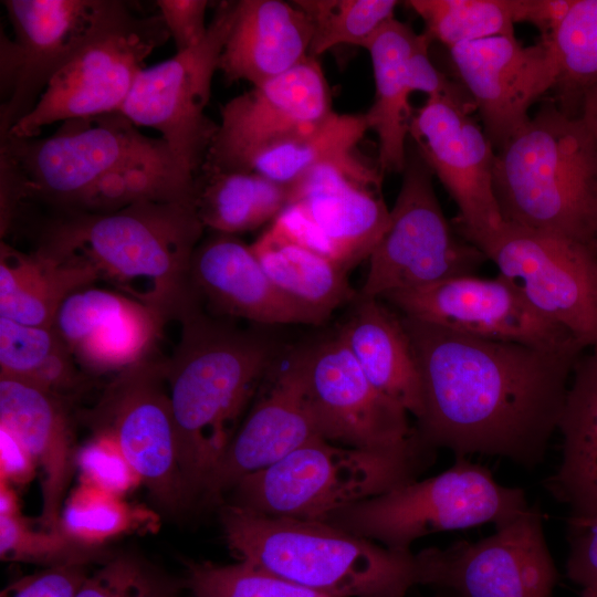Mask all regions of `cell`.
<instances>
[{
    "label": "cell",
    "instance_id": "cell-23",
    "mask_svg": "<svg viewBox=\"0 0 597 597\" xmlns=\"http://www.w3.org/2000/svg\"><path fill=\"white\" fill-rule=\"evenodd\" d=\"M166 321L126 294L91 286L65 298L52 328L90 377L119 373L155 353Z\"/></svg>",
    "mask_w": 597,
    "mask_h": 597
},
{
    "label": "cell",
    "instance_id": "cell-38",
    "mask_svg": "<svg viewBox=\"0 0 597 597\" xmlns=\"http://www.w3.org/2000/svg\"><path fill=\"white\" fill-rule=\"evenodd\" d=\"M184 587L195 597H332L249 563H190Z\"/></svg>",
    "mask_w": 597,
    "mask_h": 597
},
{
    "label": "cell",
    "instance_id": "cell-12",
    "mask_svg": "<svg viewBox=\"0 0 597 597\" xmlns=\"http://www.w3.org/2000/svg\"><path fill=\"white\" fill-rule=\"evenodd\" d=\"M381 180L380 169L359 158L317 166L290 185V203L271 224L348 272L369 259L389 226Z\"/></svg>",
    "mask_w": 597,
    "mask_h": 597
},
{
    "label": "cell",
    "instance_id": "cell-25",
    "mask_svg": "<svg viewBox=\"0 0 597 597\" xmlns=\"http://www.w3.org/2000/svg\"><path fill=\"white\" fill-rule=\"evenodd\" d=\"M202 303L222 315L260 325L323 324L326 318L295 302L270 280L251 245L214 232L196 247L190 264Z\"/></svg>",
    "mask_w": 597,
    "mask_h": 597
},
{
    "label": "cell",
    "instance_id": "cell-19",
    "mask_svg": "<svg viewBox=\"0 0 597 597\" xmlns=\"http://www.w3.org/2000/svg\"><path fill=\"white\" fill-rule=\"evenodd\" d=\"M334 111L318 59L307 56L289 72L231 98L202 170L250 171L265 149L304 132Z\"/></svg>",
    "mask_w": 597,
    "mask_h": 597
},
{
    "label": "cell",
    "instance_id": "cell-10",
    "mask_svg": "<svg viewBox=\"0 0 597 597\" xmlns=\"http://www.w3.org/2000/svg\"><path fill=\"white\" fill-rule=\"evenodd\" d=\"M306 396L322 439L425 470L432 451L409 413L366 377L342 338L300 350Z\"/></svg>",
    "mask_w": 597,
    "mask_h": 597
},
{
    "label": "cell",
    "instance_id": "cell-11",
    "mask_svg": "<svg viewBox=\"0 0 597 597\" xmlns=\"http://www.w3.org/2000/svg\"><path fill=\"white\" fill-rule=\"evenodd\" d=\"M169 38L159 13L137 14L123 1L7 136L34 138L56 122L119 112L145 60Z\"/></svg>",
    "mask_w": 597,
    "mask_h": 597
},
{
    "label": "cell",
    "instance_id": "cell-2",
    "mask_svg": "<svg viewBox=\"0 0 597 597\" xmlns=\"http://www.w3.org/2000/svg\"><path fill=\"white\" fill-rule=\"evenodd\" d=\"M205 227L192 201L143 200L107 213L53 210L40 250L77 256L98 279L154 308L167 322L203 305L193 289L191 258Z\"/></svg>",
    "mask_w": 597,
    "mask_h": 597
},
{
    "label": "cell",
    "instance_id": "cell-35",
    "mask_svg": "<svg viewBox=\"0 0 597 597\" xmlns=\"http://www.w3.org/2000/svg\"><path fill=\"white\" fill-rule=\"evenodd\" d=\"M547 43L557 64L561 108L574 115L585 91L597 83V0H573Z\"/></svg>",
    "mask_w": 597,
    "mask_h": 597
},
{
    "label": "cell",
    "instance_id": "cell-27",
    "mask_svg": "<svg viewBox=\"0 0 597 597\" xmlns=\"http://www.w3.org/2000/svg\"><path fill=\"white\" fill-rule=\"evenodd\" d=\"M312 38L310 18L292 2L239 0L219 71L229 84L258 85L303 62Z\"/></svg>",
    "mask_w": 597,
    "mask_h": 597
},
{
    "label": "cell",
    "instance_id": "cell-13",
    "mask_svg": "<svg viewBox=\"0 0 597 597\" xmlns=\"http://www.w3.org/2000/svg\"><path fill=\"white\" fill-rule=\"evenodd\" d=\"M235 10L237 1H221L205 40L145 67L119 111L136 126L157 130L177 163L196 178L218 129L205 111Z\"/></svg>",
    "mask_w": 597,
    "mask_h": 597
},
{
    "label": "cell",
    "instance_id": "cell-16",
    "mask_svg": "<svg viewBox=\"0 0 597 597\" xmlns=\"http://www.w3.org/2000/svg\"><path fill=\"white\" fill-rule=\"evenodd\" d=\"M419 585L453 597H553L559 579L537 505L476 542L416 554Z\"/></svg>",
    "mask_w": 597,
    "mask_h": 597
},
{
    "label": "cell",
    "instance_id": "cell-5",
    "mask_svg": "<svg viewBox=\"0 0 597 597\" xmlns=\"http://www.w3.org/2000/svg\"><path fill=\"white\" fill-rule=\"evenodd\" d=\"M219 520L242 561L332 597H406L416 554L387 548L326 521L274 517L224 503Z\"/></svg>",
    "mask_w": 597,
    "mask_h": 597
},
{
    "label": "cell",
    "instance_id": "cell-49",
    "mask_svg": "<svg viewBox=\"0 0 597 597\" xmlns=\"http://www.w3.org/2000/svg\"><path fill=\"white\" fill-rule=\"evenodd\" d=\"M434 597H453V596H451V595H449V594H446V593H442V591H440V593H439V594H437V595H436Z\"/></svg>",
    "mask_w": 597,
    "mask_h": 597
},
{
    "label": "cell",
    "instance_id": "cell-36",
    "mask_svg": "<svg viewBox=\"0 0 597 597\" xmlns=\"http://www.w3.org/2000/svg\"><path fill=\"white\" fill-rule=\"evenodd\" d=\"M425 33L448 49L495 35L514 34L521 0H409Z\"/></svg>",
    "mask_w": 597,
    "mask_h": 597
},
{
    "label": "cell",
    "instance_id": "cell-47",
    "mask_svg": "<svg viewBox=\"0 0 597 597\" xmlns=\"http://www.w3.org/2000/svg\"><path fill=\"white\" fill-rule=\"evenodd\" d=\"M1 439V479L24 481L30 478L32 458L22 444L7 430L0 428Z\"/></svg>",
    "mask_w": 597,
    "mask_h": 597
},
{
    "label": "cell",
    "instance_id": "cell-8",
    "mask_svg": "<svg viewBox=\"0 0 597 597\" xmlns=\"http://www.w3.org/2000/svg\"><path fill=\"white\" fill-rule=\"evenodd\" d=\"M137 127L114 112L65 121L44 138L6 136L0 138V147L22 172L28 203L69 210L92 187L119 170L177 163L161 137H148Z\"/></svg>",
    "mask_w": 597,
    "mask_h": 597
},
{
    "label": "cell",
    "instance_id": "cell-29",
    "mask_svg": "<svg viewBox=\"0 0 597 597\" xmlns=\"http://www.w3.org/2000/svg\"><path fill=\"white\" fill-rule=\"evenodd\" d=\"M557 430L562 460L545 489L569 509V519L597 514V350L577 360Z\"/></svg>",
    "mask_w": 597,
    "mask_h": 597
},
{
    "label": "cell",
    "instance_id": "cell-37",
    "mask_svg": "<svg viewBox=\"0 0 597 597\" xmlns=\"http://www.w3.org/2000/svg\"><path fill=\"white\" fill-rule=\"evenodd\" d=\"M311 20L313 38L308 56L318 57L339 44L364 49L376 31L390 19L396 0H294Z\"/></svg>",
    "mask_w": 597,
    "mask_h": 597
},
{
    "label": "cell",
    "instance_id": "cell-1",
    "mask_svg": "<svg viewBox=\"0 0 597 597\" xmlns=\"http://www.w3.org/2000/svg\"><path fill=\"white\" fill-rule=\"evenodd\" d=\"M401 315V314H400ZM416 354L431 449L540 464L558 428L582 344L541 348L457 333L401 315Z\"/></svg>",
    "mask_w": 597,
    "mask_h": 597
},
{
    "label": "cell",
    "instance_id": "cell-17",
    "mask_svg": "<svg viewBox=\"0 0 597 597\" xmlns=\"http://www.w3.org/2000/svg\"><path fill=\"white\" fill-rule=\"evenodd\" d=\"M103 434L164 509L191 501L179 463L178 440L164 359L155 353L116 374L95 411Z\"/></svg>",
    "mask_w": 597,
    "mask_h": 597
},
{
    "label": "cell",
    "instance_id": "cell-41",
    "mask_svg": "<svg viewBox=\"0 0 597 597\" xmlns=\"http://www.w3.org/2000/svg\"><path fill=\"white\" fill-rule=\"evenodd\" d=\"M88 485L74 493L61 517V530L86 546L121 533L129 523L128 510L115 494Z\"/></svg>",
    "mask_w": 597,
    "mask_h": 597
},
{
    "label": "cell",
    "instance_id": "cell-31",
    "mask_svg": "<svg viewBox=\"0 0 597 597\" xmlns=\"http://www.w3.org/2000/svg\"><path fill=\"white\" fill-rule=\"evenodd\" d=\"M251 245L261 266L285 295L326 320L358 297L347 271L270 226Z\"/></svg>",
    "mask_w": 597,
    "mask_h": 597
},
{
    "label": "cell",
    "instance_id": "cell-39",
    "mask_svg": "<svg viewBox=\"0 0 597 597\" xmlns=\"http://www.w3.org/2000/svg\"><path fill=\"white\" fill-rule=\"evenodd\" d=\"M63 531H32L18 513L0 515V555L2 559L62 564H82L96 557L94 548H84Z\"/></svg>",
    "mask_w": 597,
    "mask_h": 597
},
{
    "label": "cell",
    "instance_id": "cell-33",
    "mask_svg": "<svg viewBox=\"0 0 597 597\" xmlns=\"http://www.w3.org/2000/svg\"><path fill=\"white\" fill-rule=\"evenodd\" d=\"M367 130L364 113L333 112L311 128L262 151L253 160L250 171L279 184L292 185L317 166L357 159L356 146Z\"/></svg>",
    "mask_w": 597,
    "mask_h": 597
},
{
    "label": "cell",
    "instance_id": "cell-40",
    "mask_svg": "<svg viewBox=\"0 0 597 597\" xmlns=\"http://www.w3.org/2000/svg\"><path fill=\"white\" fill-rule=\"evenodd\" d=\"M181 586L137 558L117 556L87 574L76 597H178Z\"/></svg>",
    "mask_w": 597,
    "mask_h": 597
},
{
    "label": "cell",
    "instance_id": "cell-15",
    "mask_svg": "<svg viewBox=\"0 0 597 597\" xmlns=\"http://www.w3.org/2000/svg\"><path fill=\"white\" fill-rule=\"evenodd\" d=\"M119 0H4L13 39L0 38V138L35 106L50 80L114 15Z\"/></svg>",
    "mask_w": 597,
    "mask_h": 597
},
{
    "label": "cell",
    "instance_id": "cell-3",
    "mask_svg": "<svg viewBox=\"0 0 597 597\" xmlns=\"http://www.w3.org/2000/svg\"><path fill=\"white\" fill-rule=\"evenodd\" d=\"M177 321L179 341L164 370L180 469L192 500L202 495L276 350L269 336L217 320L202 305Z\"/></svg>",
    "mask_w": 597,
    "mask_h": 597
},
{
    "label": "cell",
    "instance_id": "cell-18",
    "mask_svg": "<svg viewBox=\"0 0 597 597\" xmlns=\"http://www.w3.org/2000/svg\"><path fill=\"white\" fill-rule=\"evenodd\" d=\"M473 109L472 101L428 96L409 128L410 140L458 207L455 231L470 243L503 223L493 190L496 151Z\"/></svg>",
    "mask_w": 597,
    "mask_h": 597
},
{
    "label": "cell",
    "instance_id": "cell-24",
    "mask_svg": "<svg viewBox=\"0 0 597 597\" xmlns=\"http://www.w3.org/2000/svg\"><path fill=\"white\" fill-rule=\"evenodd\" d=\"M317 437L298 350L238 427L201 496L207 502L220 501L243 478L274 464Z\"/></svg>",
    "mask_w": 597,
    "mask_h": 597
},
{
    "label": "cell",
    "instance_id": "cell-22",
    "mask_svg": "<svg viewBox=\"0 0 597 597\" xmlns=\"http://www.w3.org/2000/svg\"><path fill=\"white\" fill-rule=\"evenodd\" d=\"M430 39L395 18L383 24L368 40L375 98L364 113L368 130L378 139L377 166L381 174H401L407 156L415 92L428 96L446 95L472 101L464 87L444 75L429 56Z\"/></svg>",
    "mask_w": 597,
    "mask_h": 597
},
{
    "label": "cell",
    "instance_id": "cell-32",
    "mask_svg": "<svg viewBox=\"0 0 597 597\" xmlns=\"http://www.w3.org/2000/svg\"><path fill=\"white\" fill-rule=\"evenodd\" d=\"M290 185L255 171L202 170L195 205L205 228L234 235L273 222L290 203Z\"/></svg>",
    "mask_w": 597,
    "mask_h": 597
},
{
    "label": "cell",
    "instance_id": "cell-4",
    "mask_svg": "<svg viewBox=\"0 0 597 597\" xmlns=\"http://www.w3.org/2000/svg\"><path fill=\"white\" fill-rule=\"evenodd\" d=\"M503 222L597 249V143L582 118L543 105L496 151Z\"/></svg>",
    "mask_w": 597,
    "mask_h": 597
},
{
    "label": "cell",
    "instance_id": "cell-34",
    "mask_svg": "<svg viewBox=\"0 0 597 597\" xmlns=\"http://www.w3.org/2000/svg\"><path fill=\"white\" fill-rule=\"evenodd\" d=\"M0 376L33 384L64 399L82 389L86 375L57 336L0 316Z\"/></svg>",
    "mask_w": 597,
    "mask_h": 597
},
{
    "label": "cell",
    "instance_id": "cell-26",
    "mask_svg": "<svg viewBox=\"0 0 597 597\" xmlns=\"http://www.w3.org/2000/svg\"><path fill=\"white\" fill-rule=\"evenodd\" d=\"M0 428L43 470L40 522L62 531L60 510L73 471L71 430L63 398L33 384L0 376Z\"/></svg>",
    "mask_w": 597,
    "mask_h": 597
},
{
    "label": "cell",
    "instance_id": "cell-46",
    "mask_svg": "<svg viewBox=\"0 0 597 597\" xmlns=\"http://www.w3.org/2000/svg\"><path fill=\"white\" fill-rule=\"evenodd\" d=\"M573 0H521V22L535 25L547 42L568 9Z\"/></svg>",
    "mask_w": 597,
    "mask_h": 597
},
{
    "label": "cell",
    "instance_id": "cell-50",
    "mask_svg": "<svg viewBox=\"0 0 597 597\" xmlns=\"http://www.w3.org/2000/svg\"><path fill=\"white\" fill-rule=\"evenodd\" d=\"M178 597H181V596L179 595ZM186 597H195V596H192V595L190 594L189 596H186Z\"/></svg>",
    "mask_w": 597,
    "mask_h": 597
},
{
    "label": "cell",
    "instance_id": "cell-7",
    "mask_svg": "<svg viewBox=\"0 0 597 597\" xmlns=\"http://www.w3.org/2000/svg\"><path fill=\"white\" fill-rule=\"evenodd\" d=\"M423 469L314 438L239 481L230 504L274 517L324 521L348 505L417 479Z\"/></svg>",
    "mask_w": 597,
    "mask_h": 597
},
{
    "label": "cell",
    "instance_id": "cell-42",
    "mask_svg": "<svg viewBox=\"0 0 597 597\" xmlns=\"http://www.w3.org/2000/svg\"><path fill=\"white\" fill-rule=\"evenodd\" d=\"M77 462L91 484L115 495L129 490L140 480L115 440L107 434L102 433L100 439L85 446L78 453Z\"/></svg>",
    "mask_w": 597,
    "mask_h": 597
},
{
    "label": "cell",
    "instance_id": "cell-21",
    "mask_svg": "<svg viewBox=\"0 0 597 597\" xmlns=\"http://www.w3.org/2000/svg\"><path fill=\"white\" fill-rule=\"evenodd\" d=\"M460 84L470 95L495 151L530 121L531 106L557 80L547 42L522 44L514 34L460 43L449 49Z\"/></svg>",
    "mask_w": 597,
    "mask_h": 597
},
{
    "label": "cell",
    "instance_id": "cell-43",
    "mask_svg": "<svg viewBox=\"0 0 597 597\" xmlns=\"http://www.w3.org/2000/svg\"><path fill=\"white\" fill-rule=\"evenodd\" d=\"M567 577L580 588L582 597H597V514L568 520Z\"/></svg>",
    "mask_w": 597,
    "mask_h": 597
},
{
    "label": "cell",
    "instance_id": "cell-14",
    "mask_svg": "<svg viewBox=\"0 0 597 597\" xmlns=\"http://www.w3.org/2000/svg\"><path fill=\"white\" fill-rule=\"evenodd\" d=\"M471 243L538 313L597 350V249L505 222Z\"/></svg>",
    "mask_w": 597,
    "mask_h": 597
},
{
    "label": "cell",
    "instance_id": "cell-30",
    "mask_svg": "<svg viewBox=\"0 0 597 597\" xmlns=\"http://www.w3.org/2000/svg\"><path fill=\"white\" fill-rule=\"evenodd\" d=\"M97 280L94 269L77 256L23 253L1 241L0 316L51 328L65 298Z\"/></svg>",
    "mask_w": 597,
    "mask_h": 597
},
{
    "label": "cell",
    "instance_id": "cell-28",
    "mask_svg": "<svg viewBox=\"0 0 597 597\" xmlns=\"http://www.w3.org/2000/svg\"><path fill=\"white\" fill-rule=\"evenodd\" d=\"M337 334L369 381L419 421L425 411L418 362L401 315L360 297Z\"/></svg>",
    "mask_w": 597,
    "mask_h": 597
},
{
    "label": "cell",
    "instance_id": "cell-44",
    "mask_svg": "<svg viewBox=\"0 0 597 597\" xmlns=\"http://www.w3.org/2000/svg\"><path fill=\"white\" fill-rule=\"evenodd\" d=\"M85 565L62 564L21 578L6 587L0 597H76L86 577Z\"/></svg>",
    "mask_w": 597,
    "mask_h": 597
},
{
    "label": "cell",
    "instance_id": "cell-6",
    "mask_svg": "<svg viewBox=\"0 0 597 597\" xmlns=\"http://www.w3.org/2000/svg\"><path fill=\"white\" fill-rule=\"evenodd\" d=\"M528 506L523 489L502 485L485 467L457 458L434 476L402 483L324 521L387 548L411 552L423 536L488 523L499 526Z\"/></svg>",
    "mask_w": 597,
    "mask_h": 597
},
{
    "label": "cell",
    "instance_id": "cell-48",
    "mask_svg": "<svg viewBox=\"0 0 597 597\" xmlns=\"http://www.w3.org/2000/svg\"><path fill=\"white\" fill-rule=\"evenodd\" d=\"M578 115L597 143V83L585 91Z\"/></svg>",
    "mask_w": 597,
    "mask_h": 597
},
{
    "label": "cell",
    "instance_id": "cell-45",
    "mask_svg": "<svg viewBox=\"0 0 597 597\" xmlns=\"http://www.w3.org/2000/svg\"><path fill=\"white\" fill-rule=\"evenodd\" d=\"M156 6L177 52L199 45L208 33L207 0H157Z\"/></svg>",
    "mask_w": 597,
    "mask_h": 597
},
{
    "label": "cell",
    "instance_id": "cell-20",
    "mask_svg": "<svg viewBox=\"0 0 597 597\" xmlns=\"http://www.w3.org/2000/svg\"><path fill=\"white\" fill-rule=\"evenodd\" d=\"M380 300L404 316L474 337L541 348L582 344L538 313L513 283L499 274L457 276L396 291Z\"/></svg>",
    "mask_w": 597,
    "mask_h": 597
},
{
    "label": "cell",
    "instance_id": "cell-9",
    "mask_svg": "<svg viewBox=\"0 0 597 597\" xmlns=\"http://www.w3.org/2000/svg\"><path fill=\"white\" fill-rule=\"evenodd\" d=\"M398 196L389 226L368 261L360 297L383 298L408 289L474 275L488 258L448 222L433 174L408 138Z\"/></svg>",
    "mask_w": 597,
    "mask_h": 597
}]
</instances>
